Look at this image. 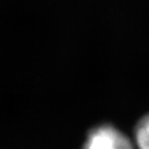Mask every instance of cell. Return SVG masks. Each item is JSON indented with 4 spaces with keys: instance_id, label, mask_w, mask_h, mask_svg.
<instances>
[{
    "instance_id": "obj_1",
    "label": "cell",
    "mask_w": 149,
    "mask_h": 149,
    "mask_svg": "<svg viewBox=\"0 0 149 149\" xmlns=\"http://www.w3.org/2000/svg\"><path fill=\"white\" fill-rule=\"evenodd\" d=\"M83 149H134V146L122 130L103 124L88 133Z\"/></svg>"
},
{
    "instance_id": "obj_2",
    "label": "cell",
    "mask_w": 149,
    "mask_h": 149,
    "mask_svg": "<svg viewBox=\"0 0 149 149\" xmlns=\"http://www.w3.org/2000/svg\"><path fill=\"white\" fill-rule=\"evenodd\" d=\"M134 141L138 149H149V114L138 122L134 130Z\"/></svg>"
}]
</instances>
